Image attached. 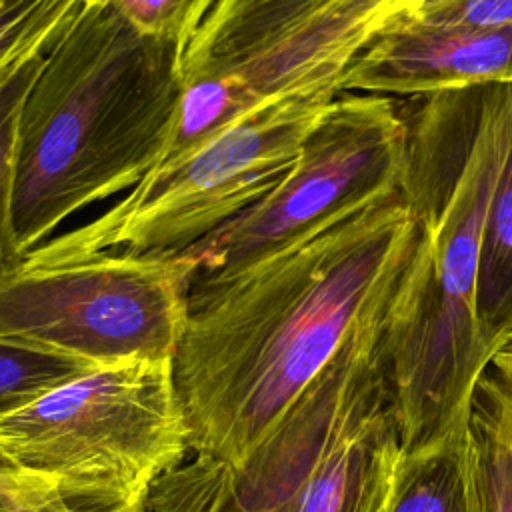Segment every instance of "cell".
Returning <instances> with one entry per match:
<instances>
[{
    "label": "cell",
    "mask_w": 512,
    "mask_h": 512,
    "mask_svg": "<svg viewBox=\"0 0 512 512\" xmlns=\"http://www.w3.org/2000/svg\"><path fill=\"white\" fill-rule=\"evenodd\" d=\"M422 244L400 184L244 270L192 280L172 358L190 450L240 470L348 338L396 304Z\"/></svg>",
    "instance_id": "1"
},
{
    "label": "cell",
    "mask_w": 512,
    "mask_h": 512,
    "mask_svg": "<svg viewBox=\"0 0 512 512\" xmlns=\"http://www.w3.org/2000/svg\"><path fill=\"white\" fill-rule=\"evenodd\" d=\"M406 124L402 188L426 238L386 334V370L412 454L470 428L494 358L476 292L486 214L512 144V84L424 94Z\"/></svg>",
    "instance_id": "2"
},
{
    "label": "cell",
    "mask_w": 512,
    "mask_h": 512,
    "mask_svg": "<svg viewBox=\"0 0 512 512\" xmlns=\"http://www.w3.org/2000/svg\"><path fill=\"white\" fill-rule=\"evenodd\" d=\"M182 46L84 4L24 100L12 218L28 256L86 206L132 190L176 122Z\"/></svg>",
    "instance_id": "3"
},
{
    "label": "cell",
    "mask_w": 512,
    "mask_h": 512,
    "mask_svg": "<svg viewBox=\"0 0 512 512\" xmlns=\"http://www.w3.org/2000/svg\"><path fill=\"white\" fill-rule=\"evenodd\" d=\"M386 10L388 0H216L180 50V106L156 168L254 108L342 90Z\"/></svg>",
    "instance_id": "4"
},
{
    "label": "cell",
    "mask_w": 512,
    "mask_h": 512,
    "mask_svg": "<svg viewBox=\"0 0 512 512\" xmlns=\"http://www.w3.org/2000/svg\"><path fill=\"white\" fill-rule=\"evenodd\" d=\"M340 88H318L254 108L176 160L152 170L94 220L28 254L40 262L100 252L180 254L270 192Z\"/></svg>",
    "instance_id": "5"
},
{
    "label": "cell",
    "mask_w": 512,
    "mask_h": 512,
    "mask_svg": "<svg viewBox=\"0 0 512 512\" xmlns=\"http://www.w3.org/2000/svg\"><path fill=\"white\" fill-rule=\"evenodd\" d=\"M190 450L172 358L96 366L0 416V462L148 494Z\"/></svg>",
    "instance_id": "6"
},
{
    "label": "cell",
    "mask_w": 512,
    "mask_h": 512,
    "mask_svg": "<svg viewBox=\"0 0 512 512\" xmlns=\"http://www.w3.org/2000/svg\"><path fill=\"white\" fill-rule=\"evenodd\" d=\"M194 270L180 254L100 252L0 270V340L98 366L174 358Z\"/></svg>",
    "instance_id": "7"
},
{
    "label": "cell",
    "mask_w": 512,
    "mask_h": 512,
    "mask_svg": "<svg viewBox=\"0 0 512 512\" xmlns=\"http://www.w3.org/2000/svg\"><path fill=\"white\" fill-rule=\"evenodd\" d=\"M408 124L386 94L340 92L286 176L260 200L180 252L192 280L222 278L298 244L398 188Z\"/></svg>",
    "instance_id": "8"
},
{
    "label": "cell",
    "mask_w": 512,
    "mask_h": 512,
    "mask_svg": "<svg viewBox=\"0 0 512 512\" xmlns=\"http://www.w3.org/2000/svg\"><path fill=\"white\" fill-rule=\"evenodd\" d=\"M406 450L386 356L354 380L320 436L288 512H388Z\"/></svg>",
    "instance_id": "9"
},
{
    "label": "cell",
    "mask_w": 512,
    "mask_h": 512,
    "mask_svg": "<svg viewBox=\"0 0 512 512\" xmlns=\"http://www.w3.org/2000/svg\"><path fill=\"white\" fill-rule=\"evenodd\" d=\"M484 84H512V26H442L398 14L352 60L342 92L424 96Z\"/></svg>",
    "instance_id": "10"
},
{
    "label": "cell",
    "mask_w": 512,
    "mask_h": 512,
    "mask_svg": "<svg viewBox=\"0 0 512 512\" xmlns=\"http://www.w3.org/2000/svg\"><path fill=\"white\" fill-rule=\"evenodd\" d=\"M388 512H478L474 426L406 454Z\"/></svg>",
    "instance_id": "11"
},
{
    "label": "cell",
    "mask_w": 512,
    "mask_h": 512,
    "mask_svg": "<svg viewBox=\"0 0 512 512\" xmlns=\"http://www.w3.org/2000/svg\"><path fill=\"white\" fill-rule=\"evenodd\" d=\"M476 300L484 340L496 354L512 342V144L486 214Z\"/></svg>",
    "instance_id": "12"
},
{
    "label": "cell",
    "mask_w": 512,
    "mask_h": 512,
    "mask_svg": "<svg viewBox=\"0 0 512 512\" xmlns=\"http://www.w3.org/2000/svg\"><path fill=\"white\" fill-rule=\"evenodd\" d=\"M146 498L0 462V512H148Z\"/></svg>",
    "instance_id": "13"
},
{
    "label": "cell",
    "mask_w": 512,
    "mask_h": 512,
    "mask_svg": "<svg viewBox=\"0 0 512 512\" xmlns=\"http://www.w3.org/2000/svg\"><path fill=\"white\" fill-rule=\"evenodd\" d=\"M150 512H286L252 504L236 470L210 456H194L158 478L146 498Z\"/></svg>",
    "instance_id": "14"
},
{
    "label": "cell",
    "mask_w": 512,
    "mask_h": 512,
    "mask_svg": "<svg viewBox=\"0 0 512 512\" xmlns=\"http://www.w3.org/2000/svg\"><path fill=\"white\" fill-rule=\"evenodd\" d=\"M86 0H0V82L28 58L50 52Z\"/></svg>",
    "instance_id": "15"
},
{
    "label": "cell",
    "mask_w": 512,
    "mask_h": 512,
    "mask_svg": "<svg viewBox=\"0 0 512 512\" xmlns=\"http://www.w3.org/2000/svg\"><path fill=\"white\" fill-rule=\"evenodd\" d=\"M46 54L48 52H40L28 58L0 82V270L26 258L18 246L12 218L16 146L24 100L42 68Z\"/></svg>",
    "instance_id": "16"
},
{
    "label": "cell",
    "mask_w": 512,
    "mask_h": 512,
    "mask_svg": "<svg viewBox=\"0 0 512 512\" xmlns=\"http://www.w3.org/2000/svg\"><path fill=\"white\" fill-rule=\"evenodd\" d=\"M96 366L76 356L0 340V416Z\"/></svg>",
    "instance_id": "17"
},
{
    "label": "cell",
    "mask_w": 512,
    "mask_h": 512,
    "mask_svg": "<svg viewBox=\"0 0 512 512\" xmlns=\"http://www.w3.org/2000/svg\"><path fill=\"white\" fill-rule=\"evenodd\" d=\"M216 0H86L120 14L142 34L184 46Z\"/></svg>",
    "instance_id": "18"
},
{
    "label": "cell",
    "mask_w": 512,
    "mask_h": 512,
    "mask_svg": "<svg viewBox=\"0 0 512 512\" xmlns=\"http://www.w3.org/2000/svg\"><path fill=\"white\" fill-rule=\"evenodd\" d=\"M474 426L478 512H512V448Z\"/></svg>",
    "instance_id": "19"
},
{
    "label": "cell",
    "mask_w": 512,
    "mask_h": 512,
    "mask_svg": "<svg viewBox=\"0 0 512 512\" xmlns=\"http://www.w3.org/2000/svg\"><path fill=\"white\" fill-rule=\"evenodd\" d=\"M404 16L442 26H512V0H428Z\"/></svg>",
    "instance_id": "20"
},
{
    "label": "cell",
    "mask_w": 512,
    "mask_h": 512,
    "mask_svg": "<svg viewBox=\"0 0 512 512\" xmlns=\"http://www.w3.org/2000/svg\"><path fill=\"white\" fill-rule=\"evenodd\" d=\"M472 420L512 448V378L488 368L478 382Z\"/></svg>",
    "instance_id": "21"
},
{
    "label": "cell",
    "mask_w": 512,
    "mask_h": 512,
    "mask_svg": "<svg viewBox=\"0 0 512 512\" xmlns=\"http://www.w3.org/2000/svg\"><path fill=\"white\" fill-rule=\"evenodd\" d=\"M490 366H492L494 370H498V372H502V374H506V376L512 378V342L506 344L504 348H500V350L494 354Z\"/></svg>",
    "instance_id": "22"
}]
</instances>
